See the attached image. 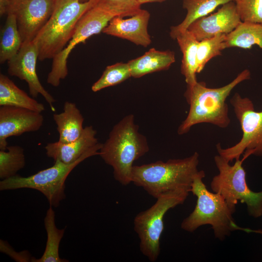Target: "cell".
<instances>
[{
  "label": "cell",
  "instance_id": "cell-1",
  "mask_svg": "<svg viewBox=\"0 0 262 262\" xmlns=\"http://www.w3.org/2000/svg\"><path fill=\"white\" fill-rule=\"evenodd\" d=\"M251 73L245 69L229 83L218 88H210L204 82L187 85L184 97L190 106L188 114L179 126L177 132L182 135L194 125L209 123L225 129L230 123L227 98L242 82L250 79Z\"/></svg>",
  "mask_w": 262,
  "mask_h": 262
},
{
  "label": "cell",
  "instance_id": "cell-2",
  "mask_svg": "<svg viewBox=\"0 0 262 262\" xmlns=\"http://www.w3.org/2000/svg\"><path fill=\"white\" fill-rule=\"evenodd\" d=\"M149 150L147 139L139 131L134 116H124L112 128L99 151L104 162L112 167L114 179L123 185L131 182L133 162Z\"/></svg>",
  "mask_w": 262,
  "mask_h": 262
},
{
  "label": "cell",
  "instance_id": "cell-3",
  "mask_svg": "<svg viewBox=\"0 0 262 262\" xmlns=\"http://www.w3.org/2000/svg\"><path fill=\"white\" fill-rule=\"evenodd\" d=\"M199 154L195 152L183 159L133 165L131 182L156 199L170 191L186 190L190 192L194 179L199 171Z\"/></svg>",
  "mask_w": 262,
  "mask_h": 262
},
{
  "label": "cell",
  "instance_id": "cell-4",
  "mask_svg": "<svg viewBox=\"0 0 262 262\" xmlns=\"http://www.w3.org/2000/svg\"><path fill=\"white\" fill-rule=\"evenodd\" d=\"M92 7L90 0H55L49 20L33 41L38 50V60L52 59L71 39L76 26L84 14Z\"/></svg>",
  "mask_w": 262,
  "mask_h": 262
},
{
  "label": "cell",
  "instance_id": "cell-5",
  "mask_svg": "<svg viewBox=\"0 0 262 262\" xmlns=\"http://www.w3.org/2000/svg\"><path fill=\"white\" fill-rule=\"evenodd\" d=\"M203 170H199L191 185L190 192L197 197L193 211L181 223L182 229L192 232L199 227L209 225L216 238L224 240L234 230L231 223L233 212L223 196L218 193L209 191L203 179Z\"/></svg>",
  "mask_w": 262,
  "mask_h": 262
},
{
  "label": "cell",
  "instance_id": "cell-6",
  "mask_svg": "<svg viewBox=\"0 0 262 262\" xmlns=\"http://www.w3.org/2000/svg\"><path fill=\"white\" fill-rule=\"evenodd\" d=\"M251 155L250 152H245L243 158L235 160L233 165L220 155L215 156L214 161L219 173L213 177L211 188L223 196L233 213L240 201L246 204L249 215L258 218L262 215V191L255 192L249 189L242 166L243 162Z\"/></svg>",
  "mask_w": 262,
  "mask_h": 262
},
{
  "label": "cell",
  "instance_id": "cell-7",
  "mask_svg": "<svg viewBox=\"0 0 262 262\" xmlns=\"http://www.w3.org/2000/svg\"><path fill=\"white\" fill-rule=\"evenodd\" d=\"M101 146L102 143L98 142L72 164H66L56 161L52 166L30 176L24 177L17 174L7 179L1 180L0 190L22 188L36 190L45 196L49 206L57 207L60 202L66 198L65 182L70 173L87 158L99 155Z\"/></svg>",
  "mask_w": 262,
  "mask_h": 262
},
{
  "label": "cell",
  "instance_id": "cell-8",
  "mask_svg": "<svg viewBox=\"0 0 262 262\" xmlns=\"http://www.w3.org/2000/svg\"><path fill=\"white\" fill-rule=\"evenodd\" d=\"M189 193L186 190H175L164 194L149 208L135 216L133 229L140 240V250L150 262H156L160 253L164 215L170 209L183 204Z\"/></svg>",
  "mask_w": 262,
  "mask_h": 262
},
{
  "label": "cell",
  "instance_id": "cell-9",
  "mask_svg": "<svg viewBox=\"0 0 262 262\" xmlns=\"http://www.w3.org/2000/svg\"><path fill=\"white\" fill-rule=\"evenodd\" d=\"M229 102L240 123L242 136L239 142L227 148H222L220 143L217 144L218 154L229 162L240 159L246 151L262 157V111H255L252 101L238 93L233 95Z\"/></svg>",
  "mask_w": 262,
  "mask_h": 262
},
{
  "label": "cell",
  "instance_id": "cell-10",
  "mask_svg": "<svg viewBox=\"0 0 262 262\" xmlns=\"http://www.w3.org/2000/svg\"><path fill=\"white\" fill-rule=\"evenodd\" d=\"M114 17L97 7H92L84 14L78 21L66 46L52 58L51 70L47 79L48 84L54 87L60 85L61 81L68 75L67 59L72 49L92 35L102 32Z\"/></svg>",
  "mask_w": 262,
  "mask_h": 262
},
{
  "label": "cell",
  "instance_id": "cell-11",
  "mask_svg": "<svg viewBox=\"0 0 262 262\" xmlns=\"http://www.w3.org/2000/svg\"><path fill=\"white\" fill-rule=\"evenodd\" d=\"M55 0H11L8 13L16 17L23 42L32 41L50 17Z\"/></svg>",
  "mask_w": 262,
  "mask_h": 262
},
{
  "label": "cell",
  "instance_id": "cell-12",
  "mask_svg": "<svg viewBox=\"0 0 262 262\" xmlns=\"http://www.w3.org/2000/svg\"><path fill=\"white\" fill-rule=\"evenodd\" d=\"M38 54V49L33 41L23 42L17 53L7 62L8 73L12 76L25 81L32 97L36 98L38 95H41L51 111L54 112L53 103L56 100L42 85L36 73Z\"/></svg>",
  "mask_w": 262,
  "mask_h": 262
},
{
  "label": "cell",
  "instance_id": "cell-13",
  "mask_svg": "<svg viewBox=\"0 0 262 262\" xmlns=\"http://www.w3.org/2000/svg\"><path fill=\"white\" fill-rule=\"evenodd\" d=\"M41 113L12 106L0 107V150H6L7 139L38 131L42 126Z\"/></svg>",
  "mask_w": 262,
  "mask_h": 262
},
{
  "label": "cell",
  "instance_id": "cell-14",
  "mask_svg": "<svg viewBox=\"0 0 262 262\" xmlns=\"http://www.w3.org/2000/svg\"><path fill=\"white\" fill-rule=\"evenodd\" d=\"M241 21L235 3L231 1L222 5L216 12L196 19L187 30L200 41L219 34H227Z\"/></svg>",
  "mask_w": 262,
  "mask_h": 262
},
{
  "label": "cell",
  "instance_id": "cell-15",
  "mask_svg": "<svg viewBox=\"0 0 262 262\" xmlns=\"http://www.w3.org/2000/svg\"><path fill=\"white\" fill-rule=\"evenodd\" d=\"M150 14L144 9L128 18L114 17L102 33L108 35L124 39L136 45L147 47L151 43L147 31Z\"/></svg>",
  "mask_w": 262,
  "mask_h": 262
},
{
  "label": "cell",
  "instance_id": "cell-16",
  "mask_svg": "<svg viewBox=\"0 0 262 262\" xmlns=\"http://www.w3.org/2000/svg\"><path fill=\"white\" fill-rule=\"evenodd\" d=\"M97 131L92 126H86L81 136L68 142L48 143L44 147L47 155L55 161L70 164L75 162L98 143Z\"/></svg>",
  "mask_w": 262,
  "mask_h": 262
},
{
  "label": "cell",
  "instance_id": "cell-17",
  "mask_svg": "<svg viewBox=\"0 0 262 262\" xmlns=\"http://www.w3.org/2000/svg\"><path fill=\"white\" fill-rule=\"evenodd\" d=\"M175 61L174 51L151 48L143 55L129 61L128 64L131 77L138 78L147 74L167 70Z\"/></svg>",
  "mask_w": 262,
  "mask_h": 262
},
{
  "label": "cell",
  "instance_id": "cell-18",
  "mask_svg": "<svg viewBox=\"0 0 262 262\" xmlns=\"http://www.w3.org/2000/svg\"><path fill=\"white\" fill-rule=\"evenodd\" d=\"M53 119L59 133L58 141L68 143L74 141L82 135L84 118L76 104L66 101L63 110L59 114H54Z\"/></svg>",
  "mask_w": 262,
  "mask_h": 262
},
{
  "label": "cell",
  "instance_id": "cell-19",
  "mask_svg": "<svg viewBox=\"0 0 262 262\" xmlns=\"http://www.w3.org/2000/svg\"><path fill=\"white\" fill-rule=\"evenodd\" d=\"M0 106L24 108L42 113L44 105L29 96L7 76L0 74Z\"/></svg>",
  "mask_w": 262,
  "mask_h": 262
},
{
  "label": "cell",
  "instance_id": "cell-20",
  "mask_svg": "<svg viewBox=\"0 0 262 262\" xmlns=\"http://www.w3.org/2000/svg\"><path fill=\"white\" fill-rule=\"evenodd\" d=\"M182 54L180 72L187 85H192L197 82L196 56L199 41L188 30L179 33L176 36Z\"/></svg>",
  "mask_w": 262,
  "mask_h": 262
},
{
  "label": "cell",
  "instance_id": "cell-21",
  "mask_svg": "<svg viewBox=\"0 0 262 262\" xmlns=\"http://www.w3.org/2000/svg\"><path fill=\"white\" fill-rule=\"evenodd\" d=\"M255 45L262 49V23L241 21L226 34L224 41L225 49L232 47L250 49Z\"/></svg>",
  "mask_w": 262,
  "mask_h": 262
},
{
  "label": "cell",
  "instance_id": "cell-22",
  "mask_svg": "<svg viewBox=\"0 0 262 262\" xmlns=\"http://www.w3.org/2000/svg\"><path fill=\"white\" fill-rule=\"evenodd\" d=\"M233 0H182V7L186 10V15L181 22L170 27L169 35L175 40L180 32L187 30L190 25L196 19L207 16L218 6Z\"/></svg>",
  "mask_w": 262,
  "mask_h": 262
},
{
  "label": "cell",
  "instance_id": "cell-23",
  "mask_svg": "<svg viewBox=\"0 0 262 262\" xmlns=\"http://www.w3.org/2000/svg\"><path fill=\"white\" fill-rule=\"evenodd\" d=\"M44 226L47 234V241L45 251L40 258L33 262H67L68 260L60 258L59 248L65 229H58L55 223V212L49 206L44 218Z\"/></svg>",
  "mask_w": 262,
  "mask_h": 262
},
{
  "label": "cell",
  "instance_id": "cell-24",
  "mask_svg": "<svg viewBox=\"0 0 262 262\" xmlns=\"http://www.w3.org/2000/svg\"><path fill=\"white\" fill-rule=\"evenodd\" d=\"M16 16L8 13L2 29L0 40V63L9 61L18 52L23 44Z\"/></svg>",
  "mask_w": 262,
  "mask_h": 262
},
{
  "label": "cell",
  "instance_id": "cell-25",
  "mask_svg": "<svg viewBox=\"0 0 262 262\" xmlns=\"http://www.w3.org/2000/svg\"><path fill=\"white\" fill-rule=\"evenodd\" d=\"M26 164L23 148L18 145L8 146L0 150V179L4 180L16 175Z\"/></svg>",
  "mask_w": 262,
  "mask_h": 262
},
{
  "label": "cell",
  "instance_id": "cell-26",
  "mask_svg": "<svg viewBox=\"0 0 262 262\" xmlns=\"http://www.w3.org/2000/svg\"><path fill=\"white\" fill-rule=\"evenodd\" d=\"M226 34H219L199 41L197 48L196 73H200L212 58L222 55Z\"/></svg>",
  "mask_w": 262,
  "mask_h": 262
},
{
  "label": "cell",
  "instance_id": "cell-27",
  "mask_svg": "<svg viewBox=\"0 0 262 262\" xmlns=\"http://www.w3.org/2000/svg\"><path fill=\"white\" fill-rule=\"evenodd\" d=\"M131 77L128 63H117L106 67L100 78L92 85L91 90L96 92L119 84Z\"/></svg>",
  "mask_w": 262,
  "mask_h": 262
},
{
  "label": "cell",
  "instance_id": "cell-28",
  "mask_svg": "<svg viewBox=\"0 0 262 262\" xmlns=\"http://www.w3.org/2000/svg\"><path fill=\"white\" fill-rule=\"evenodd\" d=\"M92 7H98L114 16H131L141 9L138 0H90ZM91 7V8H92Z\"/></svg>",
  "mask_w": 262,
  "mask_h": 262
},
{
  "label": "cell",
  "instance_id": "cell-29",
  "mask_svg": "<svg viewBox=\"0 0 262 262\" xmlns=\"http://www.w3.org/2000/svg\"><path fill=\"white\" fill-rule=\"evenodd\" d=\"M242 21L262 23V0H233Z\"/></svg>",
  "mask_w": 262,
  "mask_h": 262
},
{
  "label": "cell",
  "instance_id": "cell-30",
  "mask_svg": "<svg viewBox=\"0 0 262 262\" xmlns=\"http://www.w3.org/2000/svg\"><path fill=\"white\" fill-rule=\"evenodd\" d=\"M0 250L1 252L7 254L16 262H33L35 258L31 256L30 253L26 250L17 253L13 248L4 240H0Z\"/></svg>",
  "mask_w": 262,
  "mask_h": 262
},
{
  "label": "cell",
  "instance_id": "cell-31",
  "mask_svg": "<svg viewBox=\"0 0 262 262\" xmlns=\"http://www.w3.org/2000/svg\"><path fill=\"white\" fill-rule=\"evenodd\" d=\"M11 0H0V15L3 16L7 14Z\"/></svg>",
  "mask_w": 262,
  "mask_h": 262
},
{
  "label": "cell",
  "instance_id": "cell-32",
  "mask_svg": "<svg viewBox=\"0 0 262 262\" xmlns=\"http://www.w3.org/2000/svg\"><path fill=\"white\" fill-rule=\"evenodd\" d=\"M233 226H234L233 228L235 230H241L247 233L254 232V233H260L262 234V230H260V229L254 230V229H250L248 228H243L239 227L238 225L236 224V223H234Z\"/></svg>",
  "mask_w": 262,
  "mask_h": 262
},
{
  "label": "cell",
  "instance_id": "cell-33",
  "mask_svg": "<svg viewBox=\"0 0 262 262\" xmlns=\"http://www.w3.org/2000/svg\"><path fill=\"white\" fill-rule=\"evenodd\" d=\"M165 0H138L140 4L149 2H163Z\"/></svg>",
  "mask_w": 262,
  "mask_h": 262
}]
</instances>
